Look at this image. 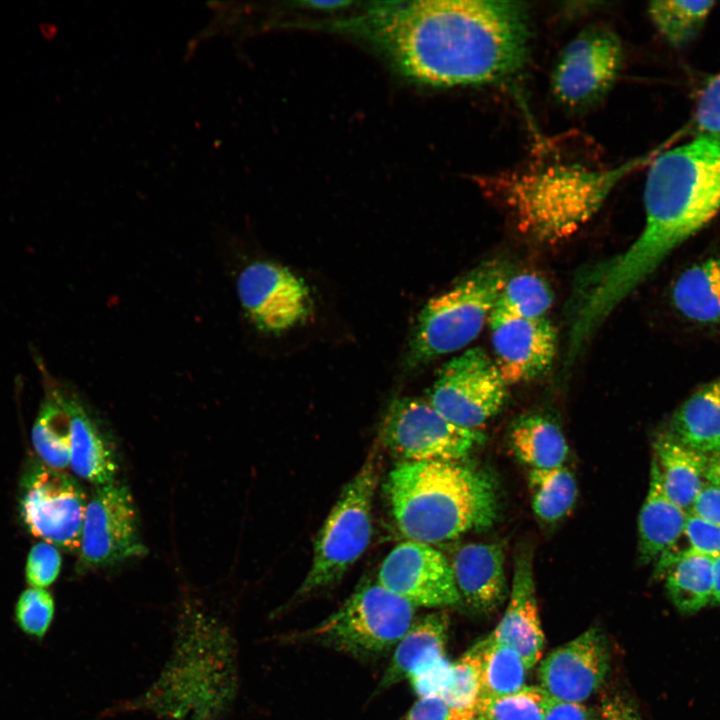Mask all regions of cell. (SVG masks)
<instances>
[{
    "mask_svg": "<svg viewBox=\"0 0 720 720\" xmlns=\"http://www.w3.org/2000/svg\"><path fill=\"white\" fill-rule=\"evenodd\" d=\"M490 636L512 649L532 668L542 656L544 636L538 614L532 554L517 553L512 590L503 618Z\"/></svg>",
    "mask_w": 720,
    "mask_h": 720,
    "instance_id": "17",
    "label": "cell"
},
{
    "mask_svg": "<svg viewBox=\"0 0 720 720\" xmlns=\"http://www.w3.org/2000/svg\"><path fill=\"white\" fill-rule=\"evenodd\" d=\"M550 700L540 686H524L504 696L481 699L477 720H544Z\"/></svg>",
    "mask_w": 720,
    "mask_h": 720,
    "instance_id": "32",
    "label": "cell"
},
{
    "mask_svg": "<svg viewBox=\"0 0 720 720\" xmlns=\"http://www.w3.org/2000/svg\"><path fill=\"white\" fill-rule=\"evenodd\" d=\"M600 720H641L636 708L623 696L615 695L602 701Z\"/></svg>",
    "mask_w": 720,
    "mask_h": 720,
    "instance_id": "42",
    "label": "cell"
},
{
    "mask_svg": "<svg viewBox=\"0 0 720 720\" xmlns=\"http://www.w3.org/2000/svg\"><path fill=\"white\" fill-rule=\"evenodd\" d=\"M79 552L86 568L107 567L145 554L133 497L124 483L115 480L96 487L87 502Z\"/></svg>",
    "mask_w": 720,
    "mask_h": 720,
    "instance_id": "12",
    "label": "cell"
},
{
    "mask_svg": "<svg viewBox=\"0 0 720 720\" xmlns=\"http://www.w3.org/2000/svg\"><path fill=\"white\" fill-rule=\"evenodd\" d=\"M643 160L590 169L555 164L488 176V192L500 200L518 230L545 244L574 235L600 209L617 183Z\"/></svg>",
    "mask_w": 720,
    "mask_h": 720,
    "instance_id": "4",
    "label": "cell"
},
{
    "mask_svg": "<svg viewBox=\"0 0 720 720\" xmlns=\"http://www.w3.org/2000/svg\"><path fill=\"white\" fill-rule=\"evenodd\" d=\"M705 481L720 487V452L707 455Z\"/></svg>",
    "mask_w": 720,
    "mask_h": 720,
    "instance_id": "43",
    "label": "cell"
},
{
    "mask_svg": "<svg viewBox=\"0 0 720 720\" xmlns=\"http://www.w3.org/2000/svg\"><path fill=\"white\" fill-rule=\"evenodd\" d=\"M661 484L668 498L687 513L706 483L707 455L676 441L665 432L653 446Z\"/></svg>",
    "mask_w": 720,
    "mask_h": 720,
    "instance_id": "23",
    "label": "cell"
},
{
    "mask_svg": "<svg viewBox=\"0 0 720 720\" xmlns=\"http://www.w3.org/2000/svg\"><path fill=\"white\" fill-rule=\"evenodd\" d=\"M711 556L687 552L667 569L665 588L673 605L683 614H694L710 605L713 593Z\"/></svg>",
    "mask_w": 720,
    "mask_h": 720,
    "instance_id": "26",
    "label": "cell"
},
{
    "mask_svg": "<svg viewBox=\"0 0 720 720\" xmlns=\"http://www.w3.org/2000/svg\"><path fill=\"white\" fill-rule=\"evenodd\" d=\"M441 695L453 706L477 713L481 677L480 660L475 646L452 663L450 679Z\"/></svg>",
    "mask_w": 720,
    "mask_h": 720,
    "instance_id": "33",
    "label": "cell"
},
{
    "mask_svg": "<svg viewBox=\"0 0 720 720\" xmlns=\"http://www.w3.org/2000/svg\"><path fill=\"white\" fill-rule=\"evenodd\" d=\"M695 121L700 132H720V74L702 89L696 104Z\"/></svg>",
    "mask_w": 720,
    "mask_h": 720,
    "instance_id": "38",
    "label": "cell"
},
{
    "mask_svg": "<svg viewBox=\"0 0 720 720\" xmlns=\"http://www.w3.org/2000/svg\"><path fill=\"white\" fill-rule=\"evenodd\" d=\"M54 601L43 588L31 587L20 595L16 604V620L27 634L42 638L54 616Z\"/></svg>",
    "mask_w": 720,
    "mask_h": 720,
    "instance_id": "34",
    "label": "cell"
},
{
    "mask_svg": "<svg viewBox=\"0 0 720 720\" xmlns=\"http://www.w3.org/2000/svg\"><path fill=\"white\" fill-rule=\"evenodd\" d=\"M507 396L508 385L494 360L476 347L441 367L429 403L453 424L478 429L501 410Z\"/></svg>",
    "mask_w": 720,
    "mask_h": 720,
    "instance_id": "10",
    "label": "cell"
},
{
    "mask_svg": "<svg viewBox=\"0 0 720 720\" xmlns=\"http://www.w3.org/2000/svg\"><path fill=\"white\" fill-rule=\"evenodd\" d=\"M448 619L433 613L414 621L396 644L393 657L378 685L387 689L445 659Z\"/></svg>",
    "mask_w": 720,
    "mask_h": 720,
    "instance_id": "21",
    "label": "cell"
},
{
    "mask_svg": "<svg viewBox=\"0 0 720 720\" xmlns=\"http://www.w3.org/2000/svg\"><path fill=\"white\" fill-rule=\"evenodd\" d=\"M377 582L414 607H447L459 603L450 562L430 544L407 540L382 561Z\"/></svg>",
    "mask_w": 720,
    "mask_h": 720,
    "instance_id": "14",
    "label": "cell"
},
{
    "mask_svg": "<svg viewBox=\"0 0 720 720\" xmlns=\"http://www.w3.org/2000/svg\"><path fill=\"white\" fill-rule=\"evenodd\" d=\"M528 486L533 512L546 523L556 522L566 516L577 497L575 478L564 466L530 470Z\"/></svg>",
    "mask_w": 720,
    "mask_h": 720,
    "instance_id": "29",
    "label": "cell"
},
{
    "mask_svg": "<svg viewBox=\"0 0 720 720\" xmlns=\"http://www.w3.org/2000/svg\"><path fill=\"white\" fill-rule=\"evenodd\" d=\"M645 223L622 253L578 280L568 337L584 346L614 309L720 209V132H701L659 154L643 193Z\"/></svg>",
    "mask_w": 720,
    "mask_h": 720,
    "instance_id": "2",
    "label": "cell"
},
{
    "mask_svg": "<svg viewBox=\"0 0 720 720\" xmlns=\"http://www.w3.org/2000/svg\"><path fill=\"white\" fill-rule=\"evenodd\" d=\"M414 608L377 580H367L302 637L359 658L378 656L395 647L409 630Z\"/></svg>",
    "mask_w": 720,
    "mask_h": 720,
    "instance_id": "7",
    "label": "cell"
},
{
    "mask_svg": "<svg viewBox=\"0 0 720 720\" xmlns=\"http://www.w3.org/2000/svg\"><path fill=\"white\" fill-rule=\"evenodd\" d=\"M380 438L401 461H463L485 439L479 429L457 426L419 398L394 401Z\"/></svg>",
    "mask_w": 720,
    "mask_h": 720,
    "instance_id": "8",
    "label": "cell"
},
{
    "mask_svg": "<svg viewBox=\"0 0 720 720\" xmlns=\"http://www.w3.org/2000/svg\"><path fill=\"white\" fill-rule=\"evenodd\" d=\"M32 443L45 465L62 470L70 464V422L63 390L47 394L32 428Z\"/></svg>",
    "mask_w": 720,
    "mask_h": 720,
    "instance_id": "27",
    "label": "cell"
},
{
    "mask_svg": "<svg viewBox=\"0 0 720 720\" xmlns=\"http://www.w3.org/2000/svg\"><path fill=\"white\" fill-rule=\"evenodd\" d=\"M392 514L408 540L449 541L490 527L498 514L494 481L463 461H400L386 483Z\"/></svg>",
    "mask_w": 720,
    "mask_h": 720,
    "instance_id": "3",
    "label": "cell"
},
{
    "mask_svg": "<svg viewBox=\"0 0 720 720\" xmlns=\"http://www.w3.org/2000/svg\"><path fill=\"white\" fill-rule=\"evenodd\" d=\"M452 663L446 658L414 675L409 682L418 697L442 694L450 679Z\"/></svg>",
    "mask_w": 720,
    "mask_h": 720,
    "instance_id": "39",
    "label": "cell"
},
{
    "mask_svg": "<svg viewBox=\"0 0 720 720\" xmlns=\"http://www.w3.org/2000/svg\"><path fill=\"white\" fill-rule=\"evenodd\" d=\"M665 433L704 455L720 452V377L700 387L680 405Z\"/></svg>",
    "mask_w": 720,
    "mask_h": 720,
    "instance_id": "22",
    "label": "cell"
},
{
    "mask_svg": "<svg viewBox=\"0 0 720 720\" xmlns=\"http://www.w3.org/2000/svg\"><path fill=\"white\" fill-rule=\"evenodd\" d=\"M713 5V1H653L648 13L661 35L681 47L695 38Z\"/></svg>",
    "mask_w": 720,
    "mask_h": 720,
    "instance_id": "30",
    "label": "cell"
},
{
    "mask_svg": "<svg viewBox=\"0 0 720 720\" xmlns=\"http://www.w3.org/2000/svg\"><path fill=\"white\" fill-rule=\"evenodd\" d=\"M363 21L397 68L431 86L504 81L529 58L531 25L520 1L387 2Z\"/></svg>",
    "mask_w": 720,
    "mask_h": 720,
    "instance_id": "1",
    "label": "cell"
},
{
    "mask_svg": "<svg viewBox=\"0 0 720 720\" xmlns=\"http://www.w3.org/2000/svg\"><path fill=\"white\" fill-rule=\"evenodd\" d=\"M86 496L70 475L33 462L21 482V515L29 531L68 551L80 547Z\"/></svg>",
    "mask_w": 720,
    "mask_h": 720,
    "instance_id": "11",
    "label": "cell"
},
{
    "mask_svg": "<svg viewBox=\"0 0 720 720\" xmlns=\"http://www.w3.org/2000/svg\"><path fill=\"white\" fill-rule=\"evenodd\" d=\"M305 8L321 11H332L338 9H344L353 4L352 1L348 0H329V1H302L300 2Z\"/></svg>",
    "mask_w": 720,
    "mask_h": 720,
    "instance_id": "44",
    "label": "cell"
},
{
    "mask_svg": "<svg viewBox=\"0 0 720 720\" xmlns=\"http://www.w3.org/2000/svg\"><path fill=\"white\" fill-rule=\"evenodd\" d=\"M61 568V556L57 548L49 542L34 545L27 558L26 580L35 588L50 586L57 578Z\"/></svg>",
    "mask_w": 720,
    "mask_h": 720,
    "instance_id": "35",
    "label": "cell"
},
{
    "mask_svg": "<svg viewBox=\"0 0 720 720\" xmlns=\"http://www.w3.org/2000/svg\"><path fill=\"white\" fill-rule=\"evenodd\" d=\"M404 720H477V713L459 709L441 694L418 697Z\"/></svg>",
    "mask_w": 720,
    "mask_h": 720,
    "instance_id": "36",
    "label": "cell"
},
{
    "mask_svg": "<svg viewBox=\"0 0 720 720\" xmlns=\"http://www.w3.org/2000/svg\"><path fill=\"white\" fill-rule=\"evenodd\" d=\"M544 720H600V714L581 703L551 698Z\"/></svg>",
    "mask_w": 720,
    "mask_h": 720,
    "instance_id": "41",
    "label": "cell"
},
{
    "mask_svg": "<svg viewBox=\"0 0 720 720\" xmlns=\"http://www.w3.org/2000/svg\"><path fill=\"white\" fill-rule=\"evenodd\" d=\"M508 278L506 264L486 261L449 290L431 298L418 315L405 357L406 368L417 369L472 342L489 322Z\"/></svg>",
    "mask_w": 720,
    "mask_h": 720,
    "instance_id": "5",
    "label": "cell"
},
{
    "mask_svg": "<svg viewBox=\"0 0 720 720\" xmlns=\"http://www.w3.org/2000/svg\"><path fill=\"white\" fill-rule=\"evenodd\" d=\"M509 442L515 457L530 470L563 466L569 450L561 429L540 415L517 419L511 427Z\"/></svg>",
    "mask_w": 720,
    "mask_h": 720,
    "instance_id": "24",
    "label": "cell"
},
{
    "mask_svg": "<svg viewBox=\"0 0 720 720\" xmlns=\"http://www.w3.org/2000/svg\"><path fill=\"white\" fill-rule=\"evenodd\" d=\"M609 658L605 634L591 627L542 661L538 670L540 687L552 699L581 703L604 682Z\"/></svg>",
    "mask_w": 720,
    "mask_h": 720,
    "instance_id": "16",
    "label": "cell"
},
{
    "mask_svg": "<svg viewBox=\"0 0 720 720\" xmlns=\"http://www.w3.org/2000/svg\"><path fill=\"white\" fill-rule=\"evenodd\" d=\"M248 318L262 332L279 334L304 322L311 313L310 292L302 279L276 263L246 266L237 281Z\"/></svg>",
    "mask_w": 720,
    "mask_h": 720,
    "instance_id": "13",
    "label": "cell"
},
{
    "mask_svg": "<svg viewBox=\"0 0 720 720\" xmlns=\"http://www.w3.org/2000/svg\"><path fill=\"white\" fill-rule=\"evenodd\" d=\"M450 564L461 601L480 612L502 603L507 583L501 545L465 544L455 552Z\"/></svg>",
    "mask_w": 720,
    "mask_h": 720,
    "instance_id": "18",
    "label": "cell"
},
{
    "mask_svg": "<svg viewBox=\"0 0 720 720\" xmlns=\"http://www.w3.org/2000/svg\"><path fill=\"white\" fill-rule=\"evenodd\" d=\"M378 479L379 452L378 447H374L343 487L321 526L311 566L296 591V599L339 582L366 551L372 535V507Z\"/></svg>",
    "mask_w": 720,
    "mask_h": 720,
    "instance_id": "6",
    "label": "cell"
},
{
    "mask_svg": "<svg viewBox=\"0 0 720 720\" xmlns=\"http://www.w3.org/2000/svg\"><path fill=\"white\" fill-rule=\"evenodd\" d=\"M475 647L480 660V700L504 696L525 686L528 668L514 649L490 635Z\"/></svg>",
    "mask_w": 720,
    "mask_h": 720,
    "instance_id": "28",
    "label": "cell"
},
{
    "mask_svg": "<svg viewBox=\"0 0 720 720\" xmlns=\"http://www.w3.org/2000/svg\"><path fill=\"white\" fill-rule=\"evenodd\" d=\"M710 605L720 606V556L713 561V593Z\"/></svg>",
    "mask_w": 720,
    "mask_h": 720,
    "instance_id": "45",
    "label": "cell"
},
{
    "mask_svg": "<svg viewBox=\"0 0 720 720\" xmlns=\"http://www.w3.org/2000/svg\"><path fill=\"white\" fill-rule=\"evenodd\" d=\"M681 537L686 541L687 552L720 556V526L688 514Z\"/></svg>",
    "mask_w": 720,
    "mask_h": 720,
    "instance_id": "37",
    "label": "cell"
},
{
    "mask_svg": "<svg viewBox=\"0 0 720 720\" xmlns=\"http://www.w3.org/2000/svg\"><path fill=\"white\" fill-rule=\"evenodd\" d=\"M70 422V466L96 487L116 480L118 463L96 421L72 393L63 390Z\"/></svg>",
    "mask_w": 720,
    "mask_h": 720,
    "instance_id": "19",
    "label": "cell"
},
{
    "mask_svg": "<svg viewBox=\"0 0 720 720\" xmlns=\"http://www.w3.org/2000/svg\"><path fill=\"white\" fill-rule=\"evenodd\" d=\"M489 325L494 362L507 385L531 381L550 368L557 334L546 317L526 319L494 309Z\"/></svg>",
    "mask_w": 720,
    "mask_h": 720,
    "instance_id": "15",
    "label": "cell"
},
{
    "mask_svg": "<svg viewBox=\"0 0 720 720\" xmlns=\"http://www.w3.org/2000/svg\"><path fill=\"white\" fill-rule=\"evenodd\" d=\"M553 300L546 280L536 274L523 273L507 279L494 309L526 319L544 318Z\"/></svg>",
    "mask_w": 720,
    "mask_h": 720,
    "instance_id": "31",
    "label": "cell"
},
{
    "mask_svg": "<svg viewBox=\"0 0 720 720\" xmlns=\"http://www.w3.org/2000/svg\"><path fill=\"white\" fill-rule=\"evenodd\" d=\"M623 63L618 35L606 25H590L561 50L551 73V91L563 106L582 109L599 102L613 87Z\"/></svg>",
    "mask_w": 720,
    "mask_h": 720,
    "instance_id": "9",
    "label": "cell"
},
{
    "mask_svg": "<svg viewBox=\"0 0 720 720\" xmlns=\"http://www.w3.org/2000/svg\"><path fill=\"white\" fill-rule=\"evenodd\" d=\"M688 514L720 526V487L706 482Z\"/></svg>",
    "mask_w": 720,
    "mask_h": 720,
    "instance_id": "40",
    "label": "cell"
},
{
    "mask_svg": "<svg viewBox=\"0 0 720 720\" xmlns=\"http://www.w3.org/2000/svg\"><path fill=\"white\" fill-rule=\"evenodd\" d=\"M649 480L648 492L638 518V555L641 564L658 561L679 541L688 515L664 492L653 459Z\"/></svg>",
    "mask_w": 720,
    "mask_h": 720,
    "instance_id": "20",
    "label": "cell"
},
{
    "mask_svg": "<svg viewBox=\"0 0 720 720\" xmlns=\"http://www.w3.org/2000/svg\"><path fill=\"white\" fill-rule=\"evenodd\" d=\"M675 308L699 323L720 321V255L686 269L672 288Z\"/></svg>",
    "mask_w": 720,
    "mask_h": 720,
    "instance_id": "25",
    "label": "cell"
}]
</instances>
